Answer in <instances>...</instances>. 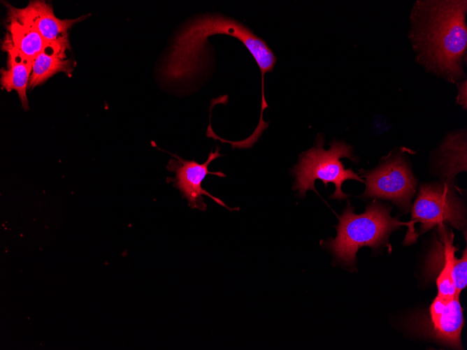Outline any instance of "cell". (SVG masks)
<instances>
[{
	"label": "cell",
	"instance_id": "cell-1",
	"mask_svg": "<svg viewBox=\"0 0 467 350\" xmlns=\"http://www.w3.org/2000/svg\"><path fill=\"white\" fill-rule=\"evenodd\" d=\"M466 1H419L411 37L419 58L451 81L463 73L467 46Z\"/></svg>",
	"mask_w": 467,
	"mask_h": 350
},
{
	"label": "cell",
	"instance_id": "cell-2",
	"mask_svg": "<svg viewBox=\"0 0 467 350\" xmlns=\"http://www.w3.org/2000/svg\"><path fill=\"white\" fill-rule=\"evenodd\" d=\"M222 34L233 36L247 46L254 32L238 20L221 14L195 16L182 25L172 39L161 68L168 82L194 79L205 68L208 38Z\"/></svg>",
	"mask_w": 467,
	"mask_h": 350
},
{
	"label": "cell",
	"instance_id": "cell-3",
	"mask_svg": "<svg viewBox=\"0 0 467 350\" xmlns=\"http://www.w3.org/2000/svg\"><path fill=\"white\" fill-rule=\"evenodd\" d=\"M338 219L336 238H330L323 244L338 262L350 267L355 264L359 249L364 246L376 249L383 245L389 247L387 240L389 234L401 225H408V222L391 217L389 208L376 201L359 214H354V207L348 203Z\"/></svg>",
	"mask_w": 467,
	"mask_h": 350
},
{
	"label": "cell",
	"instance_id": "cell-4",
	"mask_svg": "<svg viewBox=\"0 0 467 350\" xmlns=\"http://www.w3.org/2000/svg\"><path fill=\"white\" fill-rule=\"evenodd\" d=\"M346 157L353 161L357 159L352 154V148L344 142L333 140L328 150L324 149V138L319 136L315 145L310 150L300 154L299 162L292 171L295 177L294 190H298L299 196H306L307 190H313L316 180H320L327 187V184L332 182L335 187L334 193L330 196L331 198H347L349 195L345 194L342 189V184L347 180H355L359 182L364 181L355 173L352 168L345 169L340 159Z\"/></svg>",
	"mask_w": 467,
	"mask_h": 350
},
{
	"label": "cell",
	"instance_id": "cell-5",
	"mask_svg": "<svg viewBox=\"0 0 467 350\" xmlns=\"http://www.w3.org/2000/svg\"><path fill=\"white\" fill-rule=\"evenodd\" d=\"M419 227L415 233L418 236L436 226L450 225L457 229L465 227L466 219L462 204L454 195L450 184H424L419 188L412 206L411 220L408 222V231L403 241L409 245L416 241L415 225Z\"/></svg>",
	"mask_w": 467,
	"mask_h": 350
},
{
	"label": "cell",
	"instance_id": "cell-6",
	"mask_svg": "<svg viewBox=\"0 0 467 350\" xmlns=\"http://www.w3.org/2000/svg\"><path fill=\"white\" fill-rule=\"evenodd\" d=\"M360 172L366 186L361 197L390 200L408 212L416 180L401 156L390 159L374 170Z\"/></svg>",
	"mask_w": 467,
	"mask_h": 350
},
{
	"label": "cell",
	"instance_id": "cell-7",
	"mask_svg": "<svg viewBox=\"0 0 467 350\" xmlns=\"http://www.w3.org/2000/svg\"><path fill=\"white\" fill-rule=\"evenodd\" d=\"M219 151L220 147H218L215 152L211 151L203 163H199L194 160H185L177 154H171L175 159H171L168 161L166 168L170 172H174L175 176V177H167L166 182L173 183V186L181 193L182 198L187 200L188 205L192 209L206 210L207 205L203 201L202 195H206L217 204L225 207L230 211L239 210V207H229L222 200L212 196L202 188L201 183L208 174L221 177L226 176L222 172H210L208 168V165L214 159L223 156L220 154Z\"/></svg>",
	"mask_w": 467,
	"mask_h": 350
},
{
	"label": "cell",
	"instance_id": "cell-8",
	"mask_svg": "<svg viewBox=\"0 0 467 350\" xmlns=\"http://www.w3.org/2000/svg\"><path fill=\"white\" fill-rule=\"evenodd\" d=\"M464 309L459 296L444 300L437 296L421 321L423 333L455 349H462L461 333L464 325Z\"/></svg>",
	"mask_w": 467,
	"mask_h": 350
},
{
	"label": "cell",
	"instance_id": "cell-9",
	"mask_svg": "<svg viewBox=\"0 0 467 350\" xmlns=\"http://www.w3.org/2000/svg\"><path fill=\"white\" fill-rule=\"evenodd\" d=\"M8 10V16L34 27L48 43L61 45L69 48L68 31L71 27L87 15L76 19H59L53 12L50 3L45 1H30L22 8H15L4 3Z\"/></svg>",
	"mask_w": 467,
	"mask_h": 350
},
{
	"label": "cell",
	"instance_id": "cell-10",
	"mask_svg": "<svg viewBox=\"0 0 467 350\" xmlns=\"http://www.w3.org/2000/svg\"><path fill=\"white\" fill-rule=\"evenodd\" d=\"M436 231L426 265L429 274L436 277L438 296L450 300L457 296L452 272L458 261L454 256L458 249L453 245L454 234L446 225L438 226Z\"/></svg>",
	"mask_w": 467,
	"mask_h": 350
},
{
	"label": "cell",
	"instance_id": "cell-11",
	"mask_svg": "<svg viewBox=\"0 0 467 350\" xmlns=\"http://www.w3.org/2000/svg\"><path fill=\"white\" fill-rule=\"evenodd\" d=\"M3 48L8 53L7 68L1 70V85L3 89L10 92L15 90L20 99L22 107L29 108L27 88L32 70L31 59L26 57L13 47L3 43Z\"/></svg>",
	"mask_w": 467,
	"mask_h": 350
},
{
	"label": "cell",
	"instance_id": "cell-12",
	"mask_svg": "<svg viewBox=\"0 0 467 350\" xmlns=\"http://www.w3.org/2000/svg\"><path fill=\"white\" fill-rule=\"evenodd\" d=\"M69 48L47 43L45 48L33 59L29 82L31 89L59 72L70 73L73 70L72 59H67L65 52Z\"/></svg>",
	"mask_w": 467,
	"mask_h": 350
},
{
	"label": "cell",
	"instance_id": "cell-13",
	"mask_svg": "<svg viewBox=\"0 0 467 350\" xmlns=\"http://www.w3.org/2000/svg\"><path fill=\"white\" fill-rule=\"evenodd\" d=\"M6 27L8 34L3 43L13 47L31 60L48 43L34 27L13 17L8 16Z\"/></svg>",
	"mask_w": 467,
	"mask_h": 350
},
{
	"label": "cell",
	"instance_id": "cell-14",
	"mask_svg": "<svg viewBox=\"0 0 467 350\" xmlns=\"http://www.w3.org/2000/svg\"><path fill=\"white\" fill-rule=\"evenodd\" d=\"M463 134L452 135L442 146L441 166L450 184L457 173L466 170V143Z\"/></svg>",
	"mask_w": 467,
	"mask_h": 350
},
{
	"label": "cell",
	"instance_id": "cell-15",
	"mask_svg": "<svg viewBox=\"0 0 467 350\" xmlns=\"http://www.w3.org/2000/svg\"><path fill=\"white\" fill-rule=\"evenodd\" d=\"M452 279L455 287L456 295L459 296L461 291L466 288L467 284V253L466 249L454 268Z\"/></svg>",
	"mask_w": 467,
	"mask_h": 350
},
{
	"label": "cell",
	"instance_id": "cell-16",
	"mask_svg": "<svg viewBox=\"0 0 467 350\" xmlns=\"http://www.w3.org/2000/svg\"><path fill=\"white\" fill-rule=\"evenodd\" d=\"M458 102L461 105H464V108H466V82H464V85H461L459 90Z\"/></svg>",
	"mask_w": 467,
	"mask_h": 350
}]
</instances>
